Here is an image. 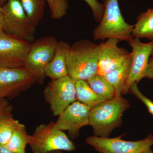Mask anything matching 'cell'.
<instances>
[{"instance_id":"obj_6","label":"cell","mask_w":153,"mask_h":153,"mask_svg":"<svg viewBox=\"0 0 153 153\" xmlns=\"http://www.w3.org/2000/svg\"><path fill=\"white\" fill-rule=\"evenodd\" d=\"M33 153H49L55 151L72 152L76 147L66 134L55 127V123L36 127L30 144Z\"/></svg>"},{"instance_id":"obj_28","label":"cell","mask_w":153,"mask_h":153,"mask_svg":"<svg viewBox=\"0 0 153 153\" xmlns=\"http://www.w3.org/2000/svg\"><path fill=\"white\" fill-rule=\"evenodd\" d=\"M0 153H13L6 148L5 146H0Z\"/></svg>"},{"instance_id":"obj_23","label":"cell","mask_w":153,"mask_h":153,"mask_svg":"<svg viewBox=\"0 0 153 153\" xmlns=\"http://www.w3.org/2000/svg\"><path fill=\"white\" fill-rule=\"evenodd\" d=\"M137 84V83L136 82L132 84L130 88L129 92L134 94L146 105L148 111L153 116V101L141 92Z\"/></svg>"},{"instance_id":"obj_21","label":"cell","mask_w":153,"mask_h":153,"mask_svg":"<svg viewBox=\"0 0 153 153\" xmlns=\"http://www.w3.org/2000/svg\"><path fill=\"white\" fill-rule=\"evenodd\" d=\"M20 123L12 115L0 120V146H5L7 144Z\"/></svg>"},{"instance_id":"obj_31","label":"cell","mask_w":153,"mask_h":153,"mask_svg":"<svg viewBox=\"0 0 153 153\" xmlns=\"http://www.w3.org/2000/svg\"><path fill=\"white\" fill-rule=\"evenodd\" d=\"M7 1V0H0V6H1V4H4L5 2H6Z\"/></svg>"},{"instance_id":"obj_20","label":"cell","mask_w":153,"mask_h":153,"mask_svg":"<svg viewBox=\"0 0 153 153\" xmlns=\"http://www.w3.org/2000/svg\"><path fill=\"white\" fill-rule=\"evenodd\" d=\"M30 21L37 27L44 16L46 0H19Z\"/></svg>"},{"instance_id":"obj_2","label":"cell","mask_w":153,"mask_h":153,"mask_svg":"<svg viewBox=\"0 0 153 153\" xmlns=\"http://www.w3.org/2000/svg\"><path fill=\"white\" fill-rule=\"evenodd\" d=\"M98 60V44L88 40L76 41L68 52V75L75 81H87L97 74Z\"/></svg>"},{"instance_id":"obj_12","label":"cell","mask_w":153,"mask_h":153,"mask_svg":"<svg viewBox=\"0 0 153 153\" xmlns=\"http://www.w3.org/2000/svg\"><path fill=\"white\" fill-rule=\"evenodd\" d=\"M91 108L79 101H75L67 107L58 116L55 127L62 131H68L70 137L78 136L80 129L89 125Z\"/></svg>"},{"instance_id":"obj_14","label":"cell","mask_w":153,"mask_h":153,"mask_svg":"<svg viewBox=\"0 0 153 153\" xmlns=\"http://www.w3.org/2000/svg\"><path fill=\"white\" fill-rule=\"evenodd\" d=\"M70 47L65 41H58L54 57L46 68V76L55 80L68 75L67 58Z\"/></svg>"},{"instance_id":"obj_24","label":"cell","mask_w":153,"mask_h":153,"mask_svg":"<svg viewBox=\"0 0 153 153\" xmlns=\"http://www.w3.org/2000/svg\"><path fill=\"white\" fill-rule=\"evenodd\" d=\"M84 1L90 7L96 22L100 23L104 13V5L103 4L99 2L97 0Z\"/></svg>"},{"instance_id":"obj_33","label":"cell","mask_w":153,"mask_h":153,"mask_svg":"<svg viewBox=\"0 0 153 153\" xmlns=\"http://www.w3.org/2000/svg\"></svg>"},{"instance_id":"obj_4","label":"cell","mask_w":153,"mask_h":153,"mask_svg":"<svg viewBox=\"0 0 153 153\" xmlns=\"http://www.w3.org/2000/svg\"><path fill=\"white\" fill-rule=\"evenodd\" d=\"M58 41L54 36H49L31 43L23 68L34 76L39 84H43L47 77L46 68L54 57Z\"/></svg>"},{"instance_id":"obj_13","label":"cell","mask_w":153,"mask_h":153,"mask_svg":"<svg viewBox=\"0 0 153 153\" xmlns=\"http://www.w3.org/2000/svg\"><path fill=\"white\" fill-rule=\"evenodd\" d=\"M120 42L117 39L109 38L98 44V75L104 76L121 65L131 55V52L118 46Z\"/></svg>"},{"instance_id":"obj_5","label":"cell","mask_w":153,"mask_h":153,"mask_svg":"<svg viewBox=\"0 0 153 153\" xmlns=\"http://www.w3.org/2000/svg\"><path fill=\"white\" fill-rule=\"evenodd\" d=\"M1 7L4 33L30 43L34 42L36 27L28 18L19 0H7Z\"/></svg>"},{"instance_id":"obj_7","label":"cell","mask_w":153,"mask_h":153,"mask_svg":"<svg viewBox=\"0 0 153 153\" xmlns=\"http://www.w3.org/2000/svg\"><path fill=\"white\" fill-rule=\"evenodd\" d=\"M75 82L68 75L51 80L45 87L44 97L53 115L58 116L66 108L76 101Z\"/></svg>"},{"instance_id":"obj_27","label":"cell","mask_w":153,"mask_h":153,"mask_svg":"<svg viewBox=\"0 0 153 153\" xmlns=\"http://www.w3.org/2000/svg\"><path fill=\"white\" fill-rule=\"evenodd\" d=\"M4 14L1 6H0V34L4 33Z\"/></svg>"},{"instance_id":"obj_15","label":"cell","mask_w":153,"mask_h":153,"mask_svg":"<svg viewBox=\"0 0 153 153\" xmlns=\"http://www.w3.org/2000/svg\"><path fill=\"white\" fill-rule=\"evenodd\" d=\"M132 62V54L120 66L105 75L104 77L112 85L115 91L116 97H122V92L128 79Z\"/></svg>"},{"instance_id":"obj_25","label":"cell","mask_w":153,"mask_h":153,"mask_svg":"<svg viewBox=\"0 0 153 153\" xmlns=\"http://www.w3.org/2000/svg\"><path fill=\"white\" fill-rule=\"evenodd\" d=\"M12 107L5 98H0V120L12 115Z\"/></svg>"},{"instance_id":"obj_16","label":"cell","mask_w":153,"mask_h":153,"mask_svg":"<svg viewBox=\"0 0 153 153\" xmlns=\"http://www.w3.org/2000/svg\"><path fill=\"white\" fill-rule=\"evenodd\" d=\"M134 26V38H146L153 41V8L140 14Z\"/></svg>"},{"instance_id":"obj_9","label":"cell","mask_w":153,"mask_h":153,"mask_svg":"<svg viewBox=\"0 0 153 153\" xmlns=\"http://www.w3.org/2000/svg\"><path fill=\"white\" fill-rule=\"evenodd\" d=\"M36 82L34 76L24 68L0 66V98L16 97Z\"/></svg>"},{"instance_id":"obj_19","label":"cell","mask_w":153,"mask_h":153,"mask_svg":"<svg viewBox=\"0 0 153 153\" xmlns=\"http://www.w3.org/2000/svg\"><path fill=\"white\" fill-rule=\"evenodd\" d=\"M87 81L92 90L105 100L115 98L114 88L104 76L97 74L91 77Z\"/></svg>"},{"instance_id":"obj_30","label":"cell","mask_w":153,"mask_h":153,"mask_svg":"<svg viewBox=\"0 0 153 153\" xmlns=\"http://www.w3.org/2000/svg\"><path fill=\"white\" fill-rule=\"evenodd\" d=\"M49 153H63L61 152V151H55L50 152Z\"/></svg>"},{"instance_id":"obj_26","label":"cell","mask_w":153,"mask_h":153,"mask_svg":"<svg viewBox=\"0 0 153 153\" xmlns=\"http://www.w3.org/2000/svg\"><path fill=\"white\" fill-rule=\"evenodd\" d=\"M145 78L153 79V56L150 57Z\"/></svg>"},{"instance_id":"obj_8","label":"cell","mask_w":153,"mask_h":153,"mask_svg":"<svg viewBox=\"0 0 153 153\" xmlns=\"http://www.w3.org/2000/svg\"><path fill=\"white\" fill-rule=\"evenodd\" d=\"M122 136L114 138L90 136L85 142L99 153H142L153 146V134H149L139 140L122 139Z\"/></svg>"},{"instance_id":"obj_11","label":"cell","mask_w":153,"mask_h":153,"mask_svg":"<svg viewBox=\"0 0 153 153\" xmlns=\"http://www.w3.org/2000/svg\"><path fill=\"white\" fill-rule=\"evenodd\" d=\"M31 44L4 33L0 34V66L23 68Z\"/></svg>"},{"instance_id":"obj_1","label":"cell","mask_w":153,"mask_h":153,"mask_svg":"<svg viewBox=\"0 0 153 153\" xmlns=\"http://www.w3.org/2000/svg\"><path fill=\"white\" fill-rule=\"evenodd\" d=\"M129 107L128 101L121 97L105 100L91 108L89 125L94 136L109 137L115 128L121 125L124 113Z\"/></svg>"},{"instance_id":"obj_3","label":"cell","mask_w":153,"mask_h":153,"mask_svg":"<svg viewBox=\"0 0 153 153\" xmlns=\"http://www.w3.org/2000/svg\"><path fill=\"white\" fill-rule=\"evenodd\" d=\"M104 11L99 25L93 32L95 41L115 38L119 41H130L134 25L126 22L122 15L118 0H103Z\"/></svg>"},{"instance_id":"obj_32","label":"cell","mask_w":153,"mask_h":153,"mask_svg":"<svg viewBox=\"0 0 153 153\" xmlns=\"http://www.w3.org/2000/svg\"><path fill=\"white\" fill-rule=\"evenodd\" d=\"M152 56H153V49L152 52Z\"/></svg>"},{"instance_id":"obj_17","label":"cell","mask_w":153,"mask_h":153,"mask_svg":"<svg viewBox=\"0 0 153 153\" xmlns=\"http://www.w3.org/2000/svg\"><path fill=\"white\" fill-rule=\"evenodd\" d=\"M75 91L76 100L91 108L106 100L97 94L85 80L76 81Z\"/></svg>"},{"instance_id":"obj_29","label":"cell","mask_w":153,"mask_h":153,"mask_svg":"<svg viewBox=\"0 0 153 153\" xmlns=\"http://www.w3.org/2000/svg\"><path fill=\"white\" fill-rule=\"evenodd\" d=\"M142 153H153V152L152 150V149L150 148V149L145 151V152H143Z\"/></svg>"},{"instance_id":"obj_10","label":"cell","mask_w":153,"mask_h":153,"mask_svg":"<svg viewBox=\"0 0 153 153\" xmlns=\"http://www.w3.org/2000/svg\"><path fill=\"white\" fill-rule=\"evenodd\" d=\"M131 47L132 62L131 69L122 94H127L133 83H137L145 78L149 60L153 49V41L143 43L139 38H134L128 41Z\"/></svg>"},{"instance_id":"obj_22","label":"cell","mask_w":153,"mask_h":153,"mask_svg":"<svg viewBox=\"0 0 153 153\" xmlns=\"http://www.w3.org/2000/svg\"><path fill=\"white\" fill-rule=\"evenodd\" d=\"M53 19H60L66 16L68 7V0H46Z\"/></svg>"},{"instance_id":"obj_18","label":"cell","mask_w":153,"mask_h":153,"mask_svg":"<svg viewBox=\"0 0 153 153\" xmlns=\"http://www.w3.org/2000/svg\"><path fill=\"white\" fill-rule=\"evenodd\" d=\"M32 141V136L27 132L25 126L20 123L10 140L5 146L13 153H26L25 148Z\"/></svg>"}]
</instances>
